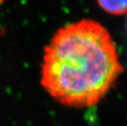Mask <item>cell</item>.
I'll return each mask as SVG.
<instances>
[{
    "instance_id": "cell-1",
    "label": "cell",
    "mask_w": 127,
    "mask_h": 126,
    "mask_svg": "<svg viewBox=\"0 0 127 126\" xmlns=\"http://www.w3.org/2000/svg\"><path fill=\"white\" fill-rule=\"evenodd\" d=\"M123 71L115 43L97 21L81 20L59 29L45 48L41 83L62 104H98Z\"/></svg>"
},
{
    "instance_id": "cell-2",
    "label": "cell",
    "mask_w": 127,
    "mask_h": 126,
    "mask_svg": "<svg viewBox=\"0 0 127 126\" xmlns=\"http://www.w3.org/2000/svg\"><path fill=\"white\" fill-rule=\"evenodd\" d=\"M104 11L113 15L127 13V0H97Z\"/></svg>"
}]
</instances>
